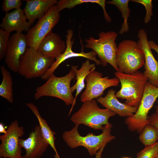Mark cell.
<instances>
[{
    "label": "cell",
    "mask_w": 158,
    "mask_h": 158,
    "mask_svg": "<svg viewBox=\"0 0 158 158\" xmlns=\"http://www.w3.org/2000/svg\"><path fill=\"white\" fill-rule=\"evenodd\" d=\"M139 140L145 147L154 144L158 140V129L149 124L147 125L140 134Z\"/></svg>",
    "instance_id": "cell-25"
},
{
    "label": "cell",
    "mask_w": 158,
    "mask_h": 158,
    "mask_svg": "<svg viewBox=\"0 0 158 158\" xmlns=\"http://www.w3.org/2000/svg\"><path fill=\"white\" fill-rule=\"evenodd\" d=\"M66 47L64 52L60 55L55 59V61L51 67L48 69L45 73L41 78L44 80H47L49 76L58 68L60 65L65 60L73 57H81L86 58L90 60L94 61L97 65L100 64V61L96 58V54L93 50L88 52L83 51V46L81 51L80 53L75 52L73 51L72 47L74 43V39L73 38V32L71 29L66 31Z\"/></svg>",
    "instance_id": "cell-14"
},
{
    "label": "cell",
    "mask_w": 158,
    "mask_h": 158,
    "mask_svg": "<svg viewBox=\"0 0 158 158\" xmlns=\"http://www.w3.org/2000/svg\"><path fill=\"white\" fill-rule=\"evenodd\" d=\"M97 101L106 109L114 112L120 116L129 117L133 116L138 107H132L120 102L116 96V91L110 89L104 97L101 96Z\"/></svg>",
    "instance_id": "cell-17"
},
{
    "label": "cell",
    "mask_w": 158,
    "mask_h": 158,
    "mask_svg": "<svg viewBox=\"0 0 158 158\" xmlns=\"http://www.w3.org/2000/svg\"><path fill=\"white\" fill-rule=\"evenodd\" d=\"M122 158H130V157H123Z\"/></svg>",
    "instance_id": "cell-35"
},
{
    "label": "cell",
    "mask_w": 158,
    "mask_h": 158,
    "mask_svg": "<svg viewBox=\"0 0 158 158\" xmlns=\"http://www.w3.org/2000/svg\"><path fill=\"white\" fill-rule=\"evenodd\" d=\"M60 16L56 5L53 6L27 32L25 36L28 47L37 49L42 40L58 23Z\"/></svg>",
    "instance_id": "cell-9"
},
{
    "label": "cell",
    "mask_w": 158,
    "mask_h": 158,
    "mask_svg": "<svg viewBox=\"0 0 158 158\" xmlns=\"http://www.w3.org/2000/svg\"><path fill=\"white\" fill-rule=\"evenodd\" d=\"M118 34L114 31H102L98 33V38L92 36L85 39V47L91 49L97 55L100 64L106 66L108 63L116 71L118 68L116 61L117 46L115 42Z\"/></svg>",
    "instance_id": "cell-6"
},
{
    "label": "cell",
    "mask_w": 158,
    "mask_h": 158,
    "mask_svg": "<svg viewBox=\"0 0 158 158\" xmlns=\"http://www.w3.org/2000/svg\"><path fill=\"white\" fill-rule=\"evenodd\" d=\"M106 3L105 0H60L58 1L56 5L60 12L64 9H71L76 5L84 3H96L102 8L105 19L107 22L110 23L111 19L106 9Z\"/></svg>",
    "instance_id": "cell-23"
},
{
    "label": "cell",
    "mask_w": 158,
    "mask_h": 158,
    "mask_svg": "<svg viewBox=\"0 0 158 158\" xmlns=\"http://www.w3.org/2000/svg\"><path fill=\"white\" fill-rule=\"evenodd\" d=\"M66 42L57 33L50 32L42 40L37 49L44 56L56 59L65 51Z\"/></svg>",
    "instance_id": "cell-16"
},
{
    "label": "cell",
    "mask_w": 158,
    "mask_h": 158,
    "mask_svg": "<svg viewBox=\"0 0 158 158\" xmlns=\"http://www.w3.org/2000/svg\"><path fill=\"white\" fill-rule=\"evenodd\" d=\"M26 105L37 117L44 138L55 151V154L54 158H60L55 146L56 138L54 135L56 133L51 130L46 121L42 117L35 105L32 102L26 103Z\"/></svg>",
    "instance_id": "cell-20"
},
{
    "label": "cell",
    "mask_w": 158,
    "mask_h": 158,
    "mask_svg": "<svg viewBox=\"0 0 158 158\" xmlns=\"http://www.w3.org/2000/svg\"><path fill=\"white\" fill-rule=\"evenodd\" d=\"M155 158H158V154L157 155V157H156Z\"/></svg>",
    "instance_id": "cell-37"
},
{
    "label": "cell",
    "mask_w": 158,
    "mask_h": 158,
    "mask_svg": "<svg viewBox=\"0 0 158 158\" xmlns=\"http://www.w3.org/2000/svg\"><path fill=\"white\" fill-rule=\"evenodd\" d=\"M158 97V88L148 81L136 112L132 116L125 119V123L130 131H136L140 134L145 127L149 124L147 115Z\"/></svg>",
    "instance_id": "cell-8"
},
{
    "label": "cell",
    "mask_w": 158,
    "mask_h": 158,
    "mask_svg": "<svg viewBox=\"0 0 158 158\" xmlns=\"http://www.w3.org/2000/svg\"><path fill=\"white\" fill-rule=\"evenodd\" d=\"M116 77L121 83L120 89L116 94L117 98L125 99L124 103L138 107L142 97L148 78L143 73L137 71L131 74H126L116 71Z\"/></svg>",
    "instance_id": "cell-4"
},
{
    "label": "cell",
    "mask_w": 158,
    "mask_h": 158,
    "mask_svg": "<svg viewBox=\"0 0 158 158\" xmlns=\"http://www.w3.org/2000/svg\"><path fill=\"white\" fill-rule=\"evenodd\" d=\"M78 66H71L69 72L60 77L51 74L42 85L37 87L34 95L37 100L42 97H56L63 100L67 106L72 105L71 112L74 106V97L71 91V83L76 77L75 70Z\"/></svg>",
    "instance_id": "cell-1"
},
{
    "label": "cell",
    "mask_w": 158,
    "mask_h": 158,
    "mask_svg": "<svg viewBox=\"0 0 158 158\" xmlns=\"http://www.w3.org/2000/svg\"><path fill=\"white\" fill-rule=\"evenodd\" d=\"M148 42L151 49L153 50L158 54V45L152 40L149 41Z\"/></svg>",
    "instance_id": "cell-31"
},
{
    "label": "cell",
    "mask_w": 158,
    "mask_h": 158,
    "mask_svg": "<svg viewBox=\"0 0 158 158\" xmlns=\"http://www.w3.org/2000/svg\"><path fill=\"white\" fill-rule=\"evenodd\" d=\"M137 37L138 38L137 42L145 56L144 74L148 78L149 82L158 88V61L154 57L150 47L145 30L140 29Z\"/></svg>",
    "instance_id": "cell-13"
},
{
    "label": "cell",
    "mask_w": 158,
    "mask_h": 158,
    "mask_svg": "<svg viewBox=\"0 0 158 158\" xmlns=\"http://www.w3.org/2000/svg\"><path fill=\"white\" fill-rule=\"evenodd\" d=\"M157 105L155 106V112H158V99L156 101Z\"/></svg>",
    "instance_id": "cell-34"
},
{
    "label": "cell",
    "mask_w": 158,
    "mask_h": 158,
    "mask_svg": "<svg viewBox=\"0 0 158 158\" xmlns=\"http://www.w3.org/2000/svg\"><path fill=\"white\" fill-rule=\"evenodd\" d=\"M28 48L25 35L16 32L11 36L5 57V63L10 70L18 72L21 57Z\"/></svg>",
    "instance_id": "cell-12"
},
{
    "label": "cell",
    "mask_w": 158,
    "mask_h": 158,
    "mask_svg": "<svg viewBox=\"0 0 158 158\" xmlns=\"http://www.w3.org/2000/svg\"><path fill=\"white\" fill-rule=\"evenodd\" d=\"M105 147L101 148L95 154V158H102V154Z\"/></svg>",
    "instance_id": "cell-32"
},
{
    "label": "cell",
    "mask_w": 158,
    "mask_h": 158,
    "mask_svg": "<svg viewBox=\"0 0 158 158\" xmlns=\"http://www.w3.org/2000/svg\"><path fill=\"white\" fill-rule=\"evenodd\" d=\"M27 20L23 9H15L6 13L0 26L9 33L13 31L18 33L27 32L31 25Z\"/></svg>",
    "instance_id": "cell-18"
},
{
    "label": "cell",
    "mask_w": 158,
    "mask_h": 158,
    "mask_svg": "<svg viewBox=\"0 0 158 158\" xmlns=\"http://www.w3.org/2000/svg\"><path fill=\"white\" fill-rule=\"evenodd\" d=\"M6 132V127L4 126V124L2 123H0V133L5 134Z\"/></svg>",
    "instance_id": "cell-33"
},
{
    "label": "cell",
    "mask_w": 158,
    "mask_h": 158,
    "mask_svg": "<svg viewBox=\"0 0 158 158\" xmlns=\"http://www.w3.org/2000/svg\"><path fill=\"white\" fill-rule=\"evenodd\" d=\"M10 33L2 28L0 29V60L5 58Z\"/></svg>",
    "instance_id": "cell-27"
},
{
    "label": "cell",
    "mask_w": 158,
    "mask_h": 158,
    "mask_svg": "<svg viewBox=\"0 0 158 158\" xmlns=\"http://www.w3.org/2000/svg\"><path fill=\"white\" fill-rule=\"evenodd\" d=\"M95 68V67L92 69L85 78L86 85L80 96V101L82 102L97 99L102 96L106 89L117 86L120 82L116 77L110 79L108 77H103V74L96 71Z\"/></svg>",
    "instance_id": "cell-10"
},
{
    "label": "cell",
    "mask_w": 158,
    "mask_h": 158,
    "mask_svg": "<svg viewBox=\"0 0 158 158\" xmlns=\"http://www.w3.org/2000/svg\"><path fill=\"white\" fill-rule=\"evenodd\" d=\"M23 9L28 22L32 25L35 20L42 18L53 6L56 5L57 0H27Z\"/></svg>",
    "instance_id": "cell-19"
},
{
    "label": "cell",
    "mask_w": 158,
    "mask_h": 158,
    "mask_svg": "<svg viewBox=\"0 0 158 158\" xmlns=\"http://www.w3.org/2000/svg\"><path fill=\"white\" fill-rule=\"evenodd\" d=\"M24 134V128L15 120L9 126L6 133L0 136V158H21L20 138Z\"/></svg>",
    "instance_id": "cell-11"
},
{
    "label": "cell",
    "mask_w": 158,
    "mask_h": 158,
    "mask_svg": "<svg viewBox=\"0 0 158 158\" xmlns=\"http://www.w3.org/2000/svg\"><path fill=\"white\" fill-rule=\"evenodd\" d=\"M55 61L44 56L37 49L28 47L21 57L18 73L26 79L41 78Z\"/></svg>",
    "instance_id": "cell-7"
},
{
    "label": "cell",
    "mask_w": 158,
    "mask_h": 158,
    "mask_svg": "<svg viewBox=\"0 0 158 158\" xmlns=\"http://www.w3.org/2000/svg\"><path fill=\"white\" fill-rule=\"evenodd\" d=\"M129 1V0H112L106 2L107 4L113 5L116 6L121 13V16L123 18L124 21L119 32L120 35L127 33L129 30L128 20L131 11L130 8L128 6Z\"/></svg>",
    "instance_id": "cell-24"
},
{
    "label": "cell",
    "mask_w": 158,
    "mask_h": 158,
    "mask_svg": "<svg viewBox=\"0 0 158 158\" xmlns=\"http://www.w3.org/2000/svg\"><path fill=\"white\" fill-rule=\"evenodd\" d=\"M21 148L26 152L25 158H40L49 145L44 138L39 125L37 124L26 139H20Z\"/></svg>",
    "instance_id": "cell-15"
},
{
    "label": "cell",
    "mask_w": 158,
    "mask_h": 158,
    "mask_svg": "<svg viewBox=\"0 0 158 158\" xmlns=\"http://www.w3.org/2000/svg\"><path fill=\"white\" fill-rule=\"evenodd\" d=\"M22 4L20 0H4L2 6L3 11L7 13L13 9H17L21 8Z\"/></svg>",
    "instance_id": "cell-29"
},
{
    "label": "cell",
    "mask_w": 158,
    "mask_h": 158,
    "mask_svg": "<svg viewBox=\"0 0 158 158\" xmlns=\"http://www.w3.org/2000/svg\"><path fill=\"white\" fill-rule=\"evenodd\" d=\"M78 126L75 125L71 130L64 131L62 134L63 138L71 148L83 147L87 150L90 156L95 155L101 148L105 147L115 138L111 133V127H105L102 130V133L98 135L89 133L85 136H83L78 132Z\"/></svg>",
    "instance_id": "cell-3"
},
{
    "label": "cell",
    "mask_w": 158,
    "mask_h": 158,
    "mask_svg": "<svg viewBox=\"0 0 158 158\" xmlns=\"http://www.w3.org/2000/svg\"><path fill=\"white\" fill-rule=\"evenodd\" d=\"M116 114L107 109H102L95 99L83 102L81 107L72 116L71 120L75 124H83L95 130H102L106 127L112 128L109 118Z\"/></svg>",
    "instance_id": "cell-2"
},
{
    "label": "cell",
    "mask_w": 158,
    "mask_h": 158,
    "mask_svg": "<svg viewBox=\"0 0 158 158\" xmlns=\"http://www.w3.org/2000/svg\"><path fill=\"white\" fill-rule=\"evenodd\" d=\"M158 154V141L150 146L145 147L138 152L136 158H155Z\"/></svg>",
    "instance_id": "cell-26"
},
{
    "label": "cell",
    "mask_w": 158,
    "mask_h": 158,
    "mask_svg": "<svg viewBox=\"0 0 158 158\" xmlns=\"http://www.w3.org/2000/svg\"><path fill=\"white\" fill-rule=\"evenodd\" d=\"M116 61L118 71L131 74L138 71L144 65V53L137 42L127 40L120 42L117 46Z\"/></svg>",
    "instance_id": "cell-5"
},
{
    "label": "cell",
    "mask_w": 158,
    "mask_h": 158,
    "mask_svg": "<svg viewBox=\"0 0 158 158\" xmlns=\"http://www.w3.org/2000/svg\"><path fill=\"white\" fill-rule=\"evenodd\" d=\"M21 158H25L23 156H22Z\"/></svg>",
    "instance_id": "cell-36"
},
{
    "label": "cell",
    "mask_w": 158,
    "mask_h": 158,
    "mask_svg": "<svg viewBox=\"0 0 158 158\" xmlns=\"http://www.w3.org/2000/svg\"><path fill=\"white\" fill-rule=\"evenodd\" d=\"M149 124L156 128L158 129V112L153 113L150 116H148Z\"/></svg>",
    "instance_id": "cell-30"
},
{
    "label": "cell",
    "mask_w": 158,
    "mask_h": 158,
    "mask_svg": "<svg viewBox=\"0 0 158 158\" xmlns=\"http://www.w3.org/2000/svg\"><path fill=\"white\" fill-rule=\"evenodd\" d=\"M95 63H90V60L87 59L83 62L80 68L75 70L76 80L75 84L71 87V91L73 93L75 90L76 92L74 97V105L77 96L85 88V80L86 76L91 71L92 69L95 67Z\"/></svg>",
    "instance_id": "cell-21"
},
{
    "label": "cell",
    "mask_w": 158,
    "mask_h": 158,
    "mask_svg": "<svg viewBox=\"0 0 158 158\" xmlns=\"http://www.w3.org/2000/svg\"><path fill=\"white\" fill-rule=\"evenodd\" d=\"M0 68L2 76L0 85V96L9 103H12L14 99L11 75L4 65L1 66Z\"/></svg>",
    "instance_id": "cell-22"
},
{
    "label": "cell",
    "mask_w": 158,
    "mask_h": 158,
    "mask_svg": "<svg viewBox=\"0 0 158 158\" xmlns=\"http://www.w3.org/2000/svg\"><path fill=\"white\" fill-rule=\"evenodd\" d=\"M130 1L140 4L145 8L146 13L144 19L145 23H147L151 20V17L153 16L152 7V0H131Z\"/></svg>",
    "instance_id": "cell-28"
}]
</instances>
